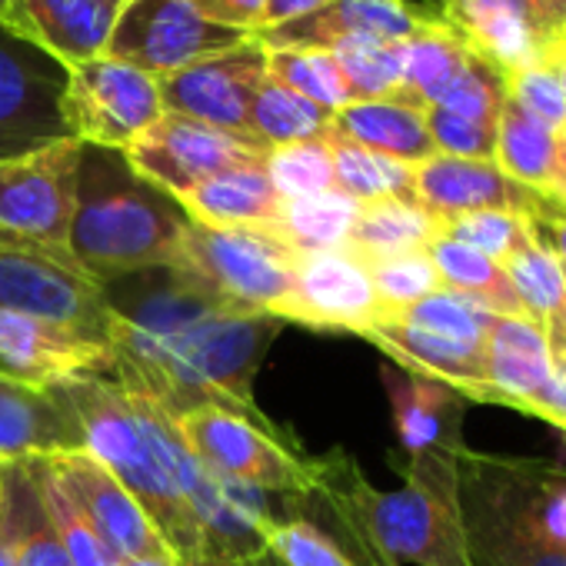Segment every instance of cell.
Masks as SVG:
<instances>
[{
    "mask_svg": "<svg viewBox=\"0 0 566 566\" xmlns=\"http://www.w3.org/2000/svg\"><path fill=\"white\" fill-rule=\"evenodd\" d=\"M563 44H566V41H563Z\"/></svg>",
    "mask_w": 566,
    "mask_h": 566,
    "instance_id": "e7e4bbea",
    "label": "cell"
},
{
    "mask_svg": "<svg viewBox=\"0 0 566 566\" xmlns=\"http://www.w3.org/2000/svg\"><path fill=\"white\" fill-rule=\"evenodd\" d=\"M117 11L97 0H18V38L31 41L64 67L107 51Z\"/></svg>",
    "mask_w": 566,
    "mask_h": 566,
    "instance_id": "cb8c5ba5",
    "label": "cell"
},
{
    "mask_svg": "<svg viewBox=\"0 0 566 566\" xmlns=\"http://www.w3.org/2000/svg\"><path fill=\"white\" fill-rule=\"evenodd\" d=\"M266 154L270 150L253 140H243L237 134L217 130L203 120L170 111H164L124 150L130 167L154 187L167 190L170 197H180L217 174L266 164Z\"/></svg>",
    "mask_w": 566,
    "mask_h": 566,
    "instance_id": "4fadbf2b",
    "label": "cell"
},
{
    "mask_svg": "<svg viewBox=\"0 0 566 566\" xmlns=\"http://www.w3.org/2000/svg\"><path fill=\"white\" fill-rule=\"evenodd\" d=\"M413 200L440 223L473 210L536 213L546 197L513 184L493 160L433 154L413 167Z\"/></svg>",
    "mask_w": 566,
    "mask_h": 566,
    "instance_id": "ac0fdd59",
    "label": "cell"
},
{
    "mask_svg": "<svg viewBox=\"0 0 566 566\" xmlns=\"http://www.w3.org/2000/svg\"><path fill=\"white\" fill-rule=\"evenodd\" d=\"M526 417H539L566 437V357H553V370L530 400Z\"/></svg>",
    "mask_w": 566,
    "mask_h": 566,
    "instance_id": "681fc988",
    "label": "cell"
},
{
    "mask_svg": "<svg viewBox=\"0 0 566 566\" xmlns=\"http://www.w3.org/2000/svg\"><path fill=\"white\" fill-rule=\"evenodd\" d=\"M184 566H280L270 553H256V556H193Z\"/></svg>",
    "mask_w": 566,
    "mask_h": 566,
    "instance_id": "db71d44e",
    "label": "cell"
},
{
    "mask_svg": "<svg viewBox=\"0 0 566 566\" xmlns=\"http://www.w3.org/2000/svg\"><path fill=\"white\" fill-rule=\"evenodd\" d=\"M427 130L437 147V154L463 157V160H493L496 150V127L473 124L467 117H457L443 107H427Z\"/></svg>",
    "mask_w": 566,
    "mask_h": 566,
    "instance_id": "7dc6e473",
    "label": "cell"
},
{
    "mask_svg": "<svg viewBox=\"0 0 566 566\" xmlns=\"http://www.w3.org/2000/svg\"><path fill=\"white\" fill-rule=\"evenodd\" d=\"M160 114V84L147 71L111 54L67 67L64 120L74 140L127 150Z\"/></svg>",
    "mask_w": 566,
    "mask_h": 566,
    "instance_id": "9c48e42d",
    "label": "cell"
},
{
    "mask_svg": "<svg viewBox=\"0 0 566 566\" xmlns=\"http://www.w3.org/2000/svg\"><path fill=\"white\" fill-rule=\"evenodd\" d=\"M427 253H430V260L440 273V283L447 291L470 297L473 304H480L490 314L526 317L506 270L496 260H490V256H483V253H476V250H470L450 237H440V233L430 240Z\"/></svg>",
    "mask_w": 566,
    "mask_h": 566,
    "instance_id": "d6a6232c",
    "label": "cell"
},
{
    "mask_svg": "<svg viewBox=\"0 0 566 566\" xmlns=\"http://www.w3.org/2000/svg\"><path fill=\"white\" fill-rule=\"evenodd\" d=\"M243 41H250L247 31L203 18L190 0H130L114 21L104 54L160 81Z\"/></svg>",
    "mask_w": 566,
    "mask_h": 566,
    "instance_id": "30bf717a",
    "label": "cell"
},
{
    "mask_svg": "<svg viewBox=\"0 0 566 566\" xmlns=\"http://www.w3.org/2000/svg\"><path fill=\"white\" fill-rule=\"evenodd\" d=\"M380 317V301L367 263L350 250L301 253L291 294L276 321L331 334H367Z\"/></svg>",
    "mask_w": 566,
    "mask_h": 566,
    "instance_id": "5bb4252c",
    "label": "cell"
},
{
    "mask_svg": "<svg viewBox=\"0 0 566 566\" xmlns=\"http://www.w3.org/2000/svg\"><path fill=\"white\" fill-rule=\"evenodd\" d=\"M493 164L520 187L559 200V134L520 111L513 101L503 104L496 120V150Z\"/></svg>",
    "mask_w": 566,
    "mask_h": 566,
    "instance_id": "f1b7e54d",
    "label": "cell"
},
{
    "mask_svg": "<svg viewBox=\"0 0 566 566\" xmlns=\"http://www.w3.org/2000/svg\"><path fill=\"white\" fill-rule=\"evenodd\" d=\"M331 130L374 150L384 157H394L400 164H423L437 154L427 117L420 107L384 97V101H354L340 107L331 120Z\"/></svg>",
    "mask_w": 566,
    "mask_h": 566,
    "instance_id": "4316f807",
    "label": "cell"
},
{
    "mask_svg": "<svg viewBox=\"0 0 566 566\" xmlns=\"http://www.w3.org/2000/svg\"><path fill=\"white\" fill-rule=\"evenodd\" d=\"M331 120H334L331 111L317 107L314 101L301 97L297 91L283 87L266 74L250 107V137L260 147L273 150V147L324 137L331 130Z\"/></svg>",
    "mask_w": 566,
    "mask_h": 566,
    "instance_id": "e575fe53",
    "label": "cell"
},
{
    "mask_svg": "<svg viewBox=\"0 0 566 566\" xmlns=\"http://www.w3.org/2000/svg\"><path fill=\"white\" fill-rule=\"evenodd\" d=\"M266 177L283 200L334 190V154L327 134L287 147H273L266 154Z\"/></svg>",
    "mask_w": 566,
    "mask_h": 566,
    "instance_id": "ab89813d",
    "label": "cell"
},
{
    "mask_svg": "<svg viewBox=\"0 0 566 566\" xmlns=\"http://www.w3.org/2000/svg\"><path fill=\"white\" fill-rule=\"evenodd\" d=\"M44 460L57 473L74 506L87 516V523L97 530V536L107 543V549L117 559L167 546L157 526L150 523V516L144 513V506L134 500V493L111 470H104L87 450H67Z\"/></svg>",
    "mask_w": 566,
    "mask_h": 566,
    "instance_id": "e0dca14e",
    "label": "cell"
},
{
    "mask_svg": "<svg viewBox=\"0 0 566 566\" xmlns=\"http://www.w3.org/2000/svg\"><path fill=\"white\" fill-rule=\"evenodd\" d=\"M67 67L0 28V160L71 137L64 120Z\"/></svg>",
    "mask_w": 566,
    "mask_h": 566,
    "instance_id": "7c38bea8",
    "label": "cell"
},
{
    "mask_svg": "<svg viewBox=\"0 0 566 566\" xmlns=\"http://www.w3.org/2000/svg\"><path fill=\"white\" fill-rule=\"evenodd\" d=\"M0 28L18 31V0H0Z\"/></svg>",
    "mask_w": 566,
    "mask_h": 566,
    "instance_id": "9f6ffc18",
    "label": "cell"
},
{
    "mask_svg": "<svg viewBox=\"0 0 566 566\" xmlns=\"http://www.w3.org/2000/svg\"><path fill=\"white\" fill-rule=\"evenodd\" d=\"M470 44L450 21H427L403 41V84L394 101L420 111L437 107L460 77Z\"/></svg>",
    "mask_w": 566,
    "mask_h": 566,
    "instance_id": "f546056e",
    "label": "cell"
},
{
    "mask_svg": "<svg viewBox=\"0 0 566 566\" xmlns=\"http://www.w3.org/2000/svg\"><path fill=\"white\" fill-rule=\"evenodd\" d=\"M440 11H443V8H440Z\"/></svg>",
    "mask_w": 566,
    "mask_h": 566,
    "instance_id": "03108f58",
    "label": "cell"
},
{
    "mask_svg": "<svg viewBox=\"0 0 566 566\" xmlns=\"http://www.w3.org/2000/svg\"><path fill=\"white\" fill-rule=\"evenodd\" d=\"M559 177H563V193H559V203L566 207V127L559 130Z\"/></svg>",
    "mask_w": 566,
    "mask_h": 566,
    "instance_id": "680465c9",
    "label": "cell"
},
{
    "mask_svg": "<svg viewBox=\"0 0 566 566\" xmlns=\"http://www.w3.org/2000/svg\"><path fill=\"white\" fill-rule=\"evenodd\" d=\"M301 263V250L260 227H187L170 263L197 291L237 314H270L283 307Z\"/></svg>",
    "mask_w": 566,
    "mask_h": 566,
    "instance_id": "8992f818",
    "label": "cell"
},
{
    "mask_svg": "<svg viewBox=\"0 0 566 566\" xmlns=\"http://www.w3.org/2000/svg\"><path fill=\"white\" fill-rule=\"evenodd\" d=\"M0 566H18V556H14L11 543L4 539V533H0Z\"/></svg>",
    "mask_w": 566,
    "mask_h": 566,
    "instance_id": "91938a15",
    "label": "cell"
},
{
    "mask_svg": "<svg viewBox=\"0 0 566 566\" xmlns=\"http://www.w3.org/2000/svg\"><path fill=\"white\" fill-rule=\"evenodd\" d=\"M97 4H104V8H111V11H117V14H120V11L130 4V0H97Z\"/></svg>",
    "mask_w": 566,
    "mask_h": 566,
    "instance_id": "94428289",
    "label": "cell"
},
{
    "mask_svg": "<svg viewBox=\"0 0 566 566\" xmlns=\"http://www.w3.org/2000/svg\"><path fill=\"white\" fill-rule=\"evenodd\" d=\"M506 101H513L520 111L546 124L549 130L566 127V94L559 84V74L549 64H533L506 74Z\"/></svg>",
    "mask_w": 566,
    "mask_h": 566,
    "instance_id": "bcb514c9",
    "label": "cell"
},
{
    "mask_svg": "<svg viewBox=\"0 0 566 566\" xmlns=\"http://www.w3.org/2000/svg\"><path fill=\"white\" fill-rule=\"evenodd\" d=\"M460 450H427L403 463L400 490H374L347 453L314 460V493L344 510L394 563L470 566L460 516Z\"/></svg>",
    "mask_w": 566,
    "mask_h": 566,
    "instance_id": "7a4b0ae2",
    "label": "cell"
},
{
    "mask_svg": "<svg viewBox=\"0 0 566 566\" xmlns=\"http://www.w3.org/2000/svg\"><path fill=\"white\" fill-rule=\"evenodd\" d=\"M0 513H4V463H0Z\"/></svg>",
    "mask_w": 566,
    "mask_h": 566,
    "instance_id": "6125c7cd",
    "label": "cell"
},
{
    "mask_svg": "<svg viewBox=\"0 0 566 566\" xmlns=\"http://www.w3.org/2000/svg\"><path fill=\"white\" fill-rule=\"evenodd\" d=\"M433 237H437V220L417 200L384 197V200L360 203L347 247L364 263H370L410 250H427Z\"/></svg>",
    "mask_w": 566,
    "mask_h": 566,
    "instance_id": "1f68e13d",
    "label": "cell"
},
{
    "mask_svg": "<svg viewBox=\"0 0 566 566\" xmlns=\"http://www.w3.org/2000/svg\"><path fill=\"white\" fill-rule=\"evenodd\" d=\"M523 230H526V213H510V210H473V213H460V217L437 223L440 237H450V240L496 260L500 266L523 240Z\"/></svg>",
    "mask_w": 566,
    "mask_h": 566,
    "instance_id": "ee69618b",
    "label": "cell"
},
{
    "mask_svg": "<svg viewBox=\"0 0 566 566\" xmlns=\"http://www.w3.org/2000/svg\"><path fill=\"white\" fill-rule=\"evenodd\" d=\"M190 4L203 14V18H210V21H217V24H223V28H237V31H247L250 38L260 31V24H263V8H266V0H190Z\"/></svg>",
    "mask_w": 566,
    "mask_h": 566,
    "instance_id": "f907efd6",
    "label": "cell"
},
{
    "mask_svg": "<svg viewBox=\"0 0 566 566\" xmlns=\"http://www.w3.org/2000/svg\"><path fill=\"white\" fill-rule=\"evenodd\" d=\"M67 450H84V430L64 390L0 380V463Z\"/></svg>",
    "mask_w": 566,
    "mask_h": 566,
    "instance_id": "d6986e66",
    "label": "cell"
},
{
    "mask_svg": "<svg viewBox=\"0 0 566 566\" xmlns=\"http://www.w3.org/2000/svg\"><path fill=\"white\" fill-rule=\"evenodd\" d=\"M503 270L523 304V314L543 331L553 357H566V276L553 250L533 230L530 217H526L523 240L506 256Z\"/></svg>",
    "mask_w": 566,
    "mask_h": 566,
    "instance_id": "484cf974",
    "label": "cell"
},
{
    "mask_svg": "<svg viewBox=\"0 0 566 566\" xmlns=\"http://www.w3.org/2000/svg\"><path fill=\"white\" fill-rule=\"evenodd\" d=\"M61 390L81 420L84 450L134 493V500L144 506L160 539L180 556V563L200 556L197 526L157 457L134 394H127L111 377L71 380L61 384Z\"/></svg>",
    "mask_w": 566,
    "mask_h": 566,
    "instance_id": "5b68a950",
    "label": "cell"
},
{
    "mask_svg": "<svg viewBox=\"0 0 566 566\" xmlns=\"http://www.w3.org/2000/svg\"><path fill=\"white\" fill-rule=\"evenodd\" d=\"M397 440L407 457L427 450H463V417L470 400L453 387L407 370H384Z\"/></svg>",
    "mask_w": 566,
    "mask_h": 566,
    "instance_id": "7402d4cb",
    "label": "cell"
},
{
    "mask_svg": "<svg viewBox=\"0 0 566 566\" xmlns=\"http://www.w3.org/2000/svg\"><path fill=\"white\" fill-rule=\"evenodd\" d=\"M493 317H496V314L483 311V307L473 304L470 297L440 287L437 294L417 301L413 307L397 311V314H384L380 321L410 324V327H420V331H430V334H440V337H450V340L476 344V347H480V344H483V334H486V327H490Z\"/></svg>",
    "mask_w": 566,
    "mask_h": 566,
    "instance_id": "60d3db41",
    "label": "cell"
},
{
    "mask_svg": "<svg viewBox=\"0 0 566 566\" xmlns=\"http://www.w3.org/2000/svg\"><path fill=\"white\" fill-rule=\"evenodd\" d=\"M0 311L111 344L117 314L101 283L64 247L0 237Z\"/></svg>",
    "mask_w": 566,
    "mask_h": 566,
    "instance_id": "52a82bcc",
    "label": "cell"
},
{
    "mask_svg": "<svg viewBox=\"0 0 566 566\" xmlns=\"http://www.w3.org/2000/svg\"><path fill=\"white\" fill-rule=\"evenodd\" d=\"M81 147V140L64 137L34 154L0 160V237L67 250Z\"/></svg>",
    "mask_w": 566,
    "mask_h": 566,
    "instance_id": "8fae6325",
    "label": "cell"
},
{
    "mask_svg": "<svg viewBox=\"0 0 566 566\" xmlns=\"http://www.w3.org/2000/svg\"><path fill=\"white\" fill-rule=\"evenodd\" d=\"M28 470L34 476V486L41 493V503L48 510V520H51L61 546L67 549L71 563L74 566H117V556L107 549V543L87 523V516L74 506V500L61 486V480L51 470V463L44 457H34V460H28Z\"/></svg>",
    "mask_w": 566,
    "mask_h": 566,
    "instance_id": "74e56055",
    "label": "cell"
},
{
    "mask_svg": "<svg viewBox=\"0 0 566 566\" xmlns=\"http://www.w3.org/2000/svg\"><path fill=\"white\" fill-rule=\"evenodd\" d=\"M266 553L280 566H357L314 523H307L301 516L276 520L266 530Z\"/></svg>",
    "mask_w": 566,
    "mask_h": 566,
    "instance_id": "f6af8a7d",
    "label": "cell"
},
{
    "mask_svg": "<svg viewBox=\"0 0 566 566\" xmlns=\"http://www.w3.org/2000/svg\"><path fill=\"white\" fill-rule=\"evenodd\" d=\"M337 57L354 101L397 97L403 84V41L347 38L331 48Z\"/></svg>",
    "mask_w": 566,
    "mask_h": 566,
    "instance_id": "f35d334b",
    "label": "cell"
},
{
    "mask_svg": "<svg viewBox=\"0 0 566 566\" xmlns=\"http://www.w3.org/2000/svg\"><path fill=\"white\" fill-rule=\"evenodd\" d=\"M187 227L180 200L144 180L124 150L81 147L67 250L101 287L170 266Z\"/></svg>",
    "mask_w": 566,
    "mask_h": 566,
    "instance_id": "3957f363",
    "label": "cell"
},
{
    "mask_svg": "<svg viewBox=\"0 0 566 566\" xmlns=\"http://www.w3.org/2000/svg\"><path fill=\"white\" fill-rule=\"evenodd\" d=\"M117 566H184V563L170 546H160V549H150V553L124 556V559H117Z\"/></svg>",
    "mask_w": 566,
    "mask_h": 566,
    "instance_id": "11a10c76",
    "label": "cell"
},
{
    "mask_svg": "<svg viewBox=\"0 0 566 566\" xmlns=\"http://www.w3.org/2000/svg\"><path fill=\"white\" fill-rule=\"evenodd\" d=\"M437 4H440V8H443V14H447V11H450L453 4H460V0H437Z\"/></svg>",
    "mask_w": 566,
    "mask_h": 566,
    "instance_id": "be15d7a7",
    "label": "cell"
},
{
    "mask_svg": "<svg viewBox=\"0 0 566 566\" xmlns=\"http://www.w3.org/2000/svg\"><path fill=\"white\" fill-rule=\"evenodd\" d=\"M483 354V403L526 413L536 390L553 370V350L530 317L496 314L480 344Z\"/></svg>",
    "mask_w": 566,
    "mask_h": 566,
    "instance_id": "ffe728a7",
    "label": "cell"
},
{
    "mask_svg": "<svg viewBox=\"0 0 566 566\" xmlns=\"http://www.w3.org/2000/svg\"><path fill=\"white\" fill-rule=\"evenodd\" d=\"M503 104H506V74L470 51L460 77L453 81V87L443 94V101L437 107H443L457 117H467L473 124L496 127Z\"/></svg>",
    "mask_w": 566,
    "mask_h": 566,
    "instance_id": "7bdbcfd3",
    "label": "cell"
},
{
    "mask_svg": "<svg viewBox=\"0 0 566 566\" xmlns=\"http://www.w3.org/2000/svg\"><path fill=\"white\" fill-rule=\"evenodd\" d=\"M84 377H114L111 344L0 311V380L51 390Z\"/></svg>",
    "mask_w": 566,
    "mask_h": 566,
    "instance_id": "2e32d148",
    "label": "cell"
},
{
    "mask_svg": "<svg viewBox=\"0 0 566 566\" xmlns=\"http://www.w3.org/2000/svg\"><path fill=\"white\" fill-rule=\"evenodd\" d=\"M357 213H360V200L334 187L314 197L283 200L273 233H280L301 253L337 250V247H347Z\"/></svg>",
    "mask_w": 566,
    "mask_h": 566,
    "instance_id": "836d02e7",
    "label": "cell"
},
{
    "mask_svg": "<svg viewBox=\"0 0 566 566\" xmlns=\"http://www.w3.org/2000/svg\"><path fill=\"white\" fill-rule=\"evenodd\" d=\"M546 64L559 74V84H563V94H566V44H559V48L546 57Z\"/></svg>",
    "mask_w": 566,
    "mask_h": 566,
    "instance_id": "6f0895ef",
    "label": "cell"
},
{
    "mask_svg": "<svg viewBox=\"0 0 566 566\" xmlns=\"http://www.w3.org/2000/svg\"><path fill=\"white\" fill-rule=\"evenodd\" d=\"M263 77H266V48L256 38H250L223 54H213L177 74H167L157 84H160L164 111L253 140L250 107Z\"/></svg>",
    "mask_w": 566,
    "mask_h": 566,
    "instance_id": "9a60e30c",
    "label": "cell"
},
{
    "mask_svg": "<svg viewBox=\"0 0 566 566\" xmlns=\"http://www.w3.org/2000/svg\"><path fill=\"white\" fill-rule=\"evenodd\" d=\"M327 4V0H266V8H263V24L256 34L263 31H273V28H283V24H291V21H301L314 11H321ZM253 34V38H256Z\"/></svg>",
    "mask_w": 566,
    "mask_h": 566,
    "instance_id": "f5cc1de1",
    "label": "cell"
},
{
    "mask_svg": "<svg viewBox=\"0 0 566 566\" xmlns=\"http://www.w3.org/2000/svg\"><path fill=\"white\" fill-rule=\"evenodd\" d=\"M539 516L546 530L566 546V463L546 460L543 490H539Z\"/></svg>",
    "mask_w": 566,
    "mask_h": 566,
    "instance_id": "816d5d0a",
    "label": "cell"
},
{
    "mask_svg": "<svg viewBox=\"0 0 566 566\" xmlns=\"http://www.w3.org/2000/svg\"><path fill=\"white\" fill-rule=\"evenodd\" d=\"M364 337L400 370L440 380L470 403H483V354L476 344H460L397 321H377Z\"/></svg>",
    "mask_w": 566,
    "mask_h": 566,
    "instance_id": "603a6c76",
    "label": "cell"
},
{
    "mask_svg": "<svg viewBox=\"0 0 566 566\" xmlns=\"http://www.w3.org/2000/svg\"><path fill=\"white\" fill-rule=\"evenodd\" d=\"M193 223L203 227H260L273 230L283 197L266 177V164L217 174L177 197Z\"/></svg>",
    "mask_w": 566,
    "mask_h": 566,
    "instance_id": "d4e9b609",
    "label": "cell"
},
{
    "mask_svg": "<svg viewBox=\"0 0 566 566\" xmlns=\"http://www.w3.org/2000/svg\"><path fill=\"white\" fill-rule=\"evenodd\" d=\"M447 21L463 34L473 54L503 74L546 64L526 14L513 0H460L447 11Z\"/></svg>",
    "mask_w": 566,
    "mask_h": 566,
    "instance_id": "83f0119b",
    "label": "cell"
},
{
    "mask_svg": "<svg viewBox=\"0 0 566 566\" xmlns=\"http://www.w3.org/2000/svg\"><path fill=\"white\" fill-rule=\"evenodd\" d=\"M331 154H334V184L347 197L370 203L384 197H407L413 200V167L394 157L374 154L334 130H327Z\"/></svg>",
    "mask_w": 566,
    "mask_h": 566,
    "instance_id": "d590c367",
    "label": "cell"
},
{
    "mask_svg": "<svg viewBox=\"0 0 566 566\" xmlns=\"http://www.w3.org/2000/svg\"><path fill=\"white\" fill-rule=\"evenodd\" d=\"M0 533L11 543L18 566H74L67 549L61 546L28 460L4 463V513H0Z\"/></svg>",
    "mask_w": 566,
    "mask_h": 566,
    "instance_id": "4dcf8cb0",
    "label": "cell"
},
{
    "mask_svg": "<svg viewBox=\"0 0 566 566\" xmlns=\"http://www.w3.org/2000/svg\"><path fill=\"white\" fill-rule=\"evenodd\" d=\"M546 460L483 453L457 457L460 516L470 566H566V546L539 516Z\"/></svg>",
    "mask_w": 566,
    "mask_h": 566,
    "instance_id": "277c9868",
    "label": "cell"
},
{
    "mask_svg": "<svg viewBox=\"0 0 566 566\" xmlns=\"http://www.w3.org/2000/svg\"><path fill=\"white\" fill-rule=\"evenodd\" d=\"M427 24L410 0H327V4L301 21L256 34L263 48H321L331 51L347 38L407 41Z\"/></svg>",
    "mask_w": 566,
    "mask_h": 566,
    "instance_id": "44dd1931",
    "label": "cell"
},
{
    "mask_svg": "<svg viewBox=\"0 0 566 566\" xmlns=\"http://www.w3.org/2000/svg\"><path fill=\"white\" fill-rule=\"evenodd\" d=\"M187 450L220 480L273 496H301L314 486V460L301 457L291 437L266 420L223 407H197L174 417Z\"/></svg>",
    "mask_w": 566,
    "mask_h": 566,
    "instance_id": "ba28073f",
    "label": "cell"
},
{
    "mask_svg": "<svg viewBox=\"0 0 566 566\" xmlns=\"http://www.w3.org/2000/svg\"><path fill=\"white\" fill-rule=\"evenodd\" d=\"M513 4L526 14L546 61L566 41V0H513Z\"/></svg>",
    "mask_w": 566,
    "mask_h": 566,
    "instance_id": "c3c4849f",
    "label": "cell"
},
{
    "mask_svg": "<svg viewBox=\"0 0 566 566\" xmlns=\"http://www.w3.org/2000/svg\"><path fill=\"white\" fill-rule=\"evenodd\" d=\"M104 294L117 314L111 380L127 394L170 417L223 407L266 423L253 403V377L283 321L227 311L170 266L114 280Z\"/></svg>",
    "mask_w": 566,
    "mask_h": 566,
    "instance_id": "6da1fadb",
    "label": "cell"
},
{
    "mask_svg": "<svg viewBox=\"0 0 566 566\" xmlns=\"http://www.w3.org/2000/svg\"><path fill=\"white\" fill-rule=\"evenodd\" d=\"M266 74L283 87L297 91L317 107L337 114L354 104L347 77L331 51L321 48H266Z\"/></svg>",
    "mask_w": 566,
    "mask_h": 566,
    "instance_id": "8d00e7d4",
    "label": "cell"
},
{
    "mask_svg": "<svg viewBox=\"0 0 566 566\" xmlns=\"http://www.w3.org/2000/svg\"><path fill=\"white\" fill-rule=\"evenodd\" d=\"M367 270H370V280H374L377 301H380V317L407 311L417 301H423V297H430V294H437L443 287L440 273H437L427 250H410V253L370 260Z\"/></svg>",
    "mask_w": 566,
    "mask_h": 566,
    "instance_id": "b9f144b4",
    "label": "cell"
}]
</instances>
